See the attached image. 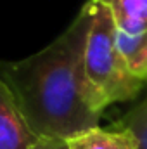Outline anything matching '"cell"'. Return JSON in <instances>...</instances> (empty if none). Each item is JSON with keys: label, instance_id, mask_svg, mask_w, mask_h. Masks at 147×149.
<instances>
[{"label": "cell", "instance_id": "cell-1", "mask_svg": "<svg viewBox=\"0 0 147 149\" xmlns=\"http://www.w3.org/2000/svg\"><path fill=\"white\" fill-rule=\"evenodd\" d=\"M90 19L92 0H87L47 47L17 61H0V76L38 139L66 142L101 123L104 111L92 95L83 66Z\"/></svg>", "mask_w": 147, "mask_h": 149}, {"label": "cell", "instance_id": "cell-2", "mask_svg": "<svg viewBox=\"0 0 147 149\" xmlns=\"http://www.w3.org/2000/svg\"><path fill=\"white\" fill-rule=\"evenodd\" d=\"M83 66L88 87L99 108L137 99L146 85L132 76L116 45V24L111 14L92 0V19L85 42Z\"/></svg>", "mask_w": 147, "mask_h": 149}, {"label": "cell", "instance_id": "cell-3", "mask_svg": "<svg viewBox=\"0 0 147 149\" xmlns=\"http://www.w3.org/2000/svg\"><path fill=\"white\" fill-rule=\"evenodd\" d=\"M37 141L10 88L0 76V149H31Z\"/></svg>", "mask_w": 147, "mask_h": 149}, {"label": "cell", "instance_id": "cell-4", "mask_svg": "<svg viewBox=\"0 0 147 149\" xmlns=\"http://www.w3.org/2000/svg\"><path fill=\"white\" fill-rule=\"evenodd\" d=\"M66 149H139V146L126 128L118 125L102 128L99 125L66 141Z\"/></svg>", "mask_w": 147, "mask_h": 149}, {"label": "cell", "instance_id": "cell-5", "mask_svg": "<svg viewBox=\"0 0 147 149\" xmlns=\"http://www.w3.org/2000/svg\"><path fill=\"white\" fill-rule=\"evenodd\" d=\"M111 14L116 28L125 33L147 31V0H95Z\"/></svg>", "mask_w": 147, "mask_h": 149}, {"label": "cell", "instance_id": "cell-6", "mask_svg": "<svg viewBox=\"0 0 147 149\" xmlns=\"http://www.w3.org/2000/svg\"><path fill=\"white\" fill-rule=\"evenodd\" d=\"M116 45L130 74L147 87V31L125 33L116 28Z\"/></svg>", "mask_w": 147, "mask_h": 149}, {"label": "cell", "instance_id": "cell-7", "mask_svg": "<svg viewBox=\"0 0 147 149\" xmlns=\"http://www.w3.org/2000/svg\"><path fill=\"white\" fill-rule=\"evenodd\" d=\"M116 125L126 128L135 137L139 149H147V87L142 99L125 113Z\"/></svg>", "mask_w": 147, "mask_h": 149}, {"label": "cell", "instance_id": "cell-8", "mask_svg": "<svg viewBox=\"0 0 147 149\" xmlns=\"http://www.w3.org/2000/svg\"><path fill=\"white\" fill-rule=\"evenodd\" d=\"M31 149H66V142L57 139H38Z\"/></svg>", "mask_w": 147, "mask_h": 149}]
</instances>
